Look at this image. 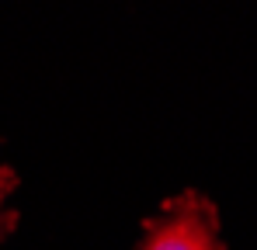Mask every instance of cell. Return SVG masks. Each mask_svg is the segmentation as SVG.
I'll return each mask as SVG.
<instances>
[{
	"instance_id": "6da1fadb",
	"label": "cell",
	"mask_w": 257,
	"mask_h": 250,
	"mask_svg": "<svg viewBox=\"0 0 257 250\" xmlns=\"http://www.w3.org/2000/svg\"><path fill=\"white\" fill-rule=\"evenodd\" d=\"M139 250H222L215 208L198 195H184L150 226Z\"/></svg>"
},
{
	"instance_id": "7a4b0ae2",
	"label": "cell",
	"mask_w": 257,
	"mask_h": 250,
	"mask_svg": "<svg viewBox=\"0 0 257 250\" xmlns=\"http://www.w3.org/2000/svg\"><path fill=\"white\" fill-rule=\"evenodd\" d=\"M18 184V177H14V170H7V167H0V208H4V198L11 195V188Z\"/></svg>"
}]
</instances>
